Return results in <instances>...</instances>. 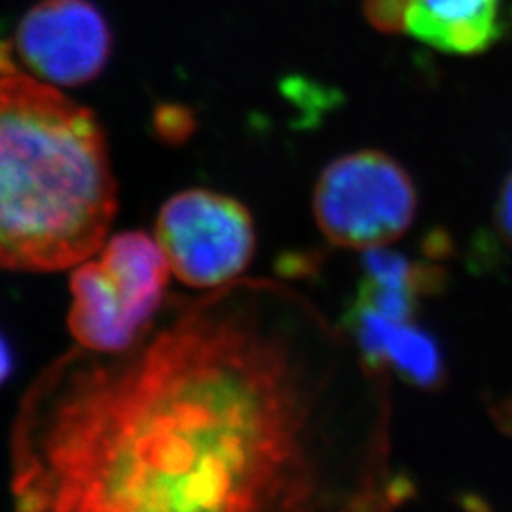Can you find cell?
Returning a JSON list of instances; mask_svg holds the SVG:
<instances>
[{"label": "cell", "instance_id": "cell-7", "mask_svg": "<svg viewBox=\"0 0 512 512\" xmlns=\"http://www.w3.org/2000/svg\"><path fill=\"white\" fill-rule=\"evenodd\" d=\"M346 325L372 372L393 370L404 382L425 391L444 384L446 368L439 344L414 321H393L361 304H353Z\"/></svg>", "mask_w": 512, "mask_h": 512}, {"label": "cell", "instance_id": "cell-4", "mask_svg": "<svg viewBox=\"0 0 512 512\" xmlns=\"http://www.w3.org/2000/svg\"><path fill=\"white\" fill-rule=\"evenodd\" d=\"M418 211L412 177L380 150H357L327 165L313 190V217L330 243L368 251L401 238Z\"/></svg>", "mask_w": 512, "mask_h": 512}, {"label": "cell", "instance_id": "cell-12", "mask_svg": "<svg viewBox=\"0 0 512 512\" xmlns=\"http://www.w3.org/2000/svg\"><path fill=\"white\" fill-rule=\"evenodd\" d=\"M495 222L501 236L512 247V173L499 192V200L495 205Z\"/></svg>", "mask_w": 512, "mask_h": 512}, {"label": "cell", "instance_id": "cell-13", "mask_svg": "<svg viewBox=\"0 0 512 512\" xmlns=\"http://www.w3.org/2000/svg\"><path fill=\"white\" fill-rule=\"evenodd\" d=\"M10 366H12V359H10V351L8 346L4 344V340L0 338V384L6 380V376L10 374Z\"/></svg>", "mask_w": 512, "mask_h": 512}, {"label": "cell", "instance_id": "cell-5", "mask_svg": "<svg viewBox=\"0 0 512 512\" xmlns=\"http://www.w3.org/2000/svg\"><path fill=\"white\" fill-rule=\"evenodd\" d=\"M156 241L184 285L213 289L247 270L255 255L253 217L243 203L205 188L175 194L162 205Z\"/></svg>", "mask_w": 512, "mask_h": 512}, {"label": "cell", "instance_id": "cell-6", "mask_svg": "<svg viewBox=\"0 0 512 512\" xmlns=\"http://www.w3.org/2000/svg\"><path fill=\"white\" fill-rule=\"evenodd\" d=\"M14 40L25 69L57 88L92 82L112 52L109 23L90 0H40L19 21Z\"/></svg>", "mask_w": 512, "mask_h": 512}, {"label": "cell", "instance_id": "cell-10", "mask_svg": "<svg viewBox=\"0 0 512 512\" xmlns=\"http://www.w3.org/2000/svg\"><path fill=\"white\" fill-rule=\"evenodd\" d=\"M410 0H365L363 12L368 23L387 35H395L406 29Z\"/></svg>", "mask_w": 512, "mask_h": 512}, {"label": "cell", "instance_id": "cell-1", "mask_svg": "<svg viewBox=\"0 0 512 512\" xmlns=\"http://www.w3.org/2000/svg\"><path fill=\"white\" fill-rule=\"evenodd\" d=\"M311 399L279 334L205 302L112 361L69 351L10 437L21 511H298L317 476Z\"/></svg>", "mask_w": 512, "mask_h": 512}, {"label": "cell", "instance_id": "cell-8", "mask_svg": "<svg viewBox=\"0 0 512 512\" xmlns=\"http://www.w3.org/2000/svg\"><path fill=\"white\" fill-rule=\"evenodd\" d=\"M503 0H410L406 31L452 55H476L505 33Z\"/></svg>", "mask_w": 512, "mask_h": 512}, {"label": "cell", "instance_id": "cell-11", "mask_svg": "<svg viewBox=\"0 0 512 512\" xmlns=\"http://www.w3.org/2000/svg\"><path fill=\"white\" fill-rule=\"evenodd\" d=\"M154 126L167 143H183L194 129V116L181 105H162L156 110Z\"/></svg>", "mask_w": 512, "mask_h": 512}, {"label": "cell", "instance_id": "cell-3", "mask_svg": "<svg viewBox=\"0 0 512 512\" xmlns=\"http://www.w3.org/2000/svg\"><path fill=\"white\" fill-rule=\"evenodd\" d=\"M169 260L145 232H124L71 275L69 330L80 348L118 355L141 344L162 306Z\"/></svg>", "mask_w": 512, "mask_h": 512}, {"label": "cell", "instance_id": "cell-2", "mask_svg": "<svg viewBox=\"0 0 512 512\" xmlns=\"http://www.w3.org/2000/svg\"><path fill=\"white\" fill-rule=\"evenodd\" d=\"M116 196L97 116L0 44V268H76L105 245Z\"/></svg>", "mask_w": 512, "mask_h": 512}, {"label": "cell", "instance_id": "cell-9", "mask_svg": "<svg viewBox=\"0 0 512 512\" xmlns=\"http://www.w3.org/2000/svg\"><path fill=\"white\" fill-rule=\"evenodd\" d=\"M363 272L355 304L393 321H414L421 296L433 293L442 281L437 268L412 262L384 247L365 251Z\"/></svg>", "mask_w": 512, "mask_h": 512}]
</instances>
